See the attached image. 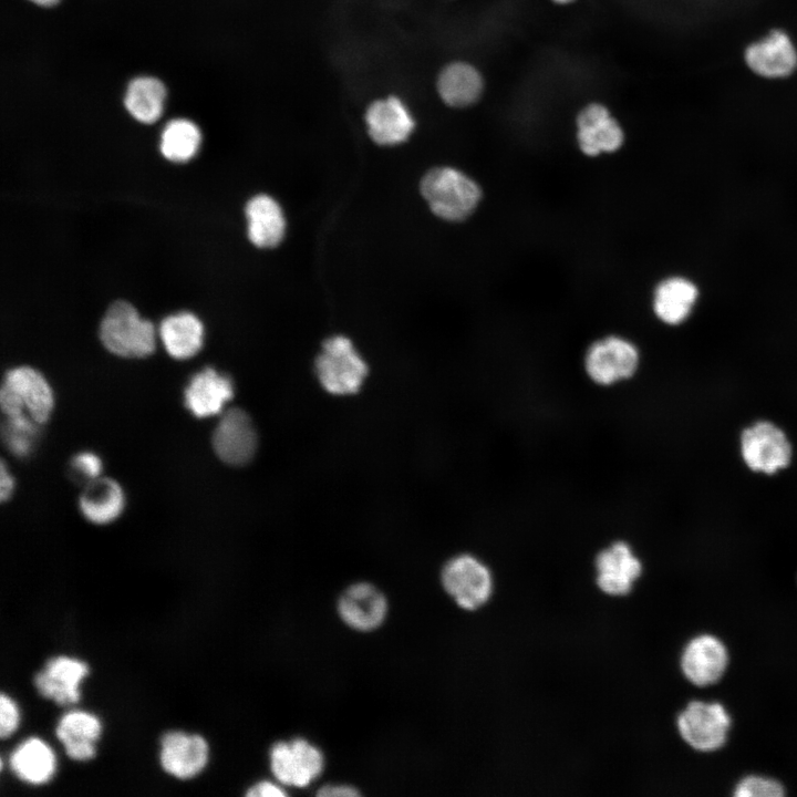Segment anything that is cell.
<instances>
[{"instance_id":"1","label":"cell","mask_w":797,"mask_h":797,"mask_svg":"<svg viewBox=\"0 0 797 797\" xmlns=\"http://www.w3.org/2000/svg\"><path fill=\"white\" fill-rule=\"evenodd\" d=\"M420 190L431 211L451 222L470 217L483 198L479 184L451 166L429 169L421 179Z\"/></svg>"},{"instance_id":"2","label":"cell","mask_w":797,"mask_h":797,"mask_svg":"<svg viewBox=\"0 0 797 797\" xmlns=\"http://www.w3.org/2000/svg\"><path fill=\"white\" fill-rule=\"evenodd\" d=\"M99 337L107 351L122 358H145L155 350L153 323L125 300L108 306L100 322Z\"/></svg>"},{"instance_id":"3","label":"cell","mask_w":797,"mask_h":797,"mask_svg":"<svg viewBox=\"0 0 797 797\" xmlns=\"http://www.w3.org/2000/svg\"><path fill=\"white\" fill-rule=\"evenodd\" d=\"M0 405L7 417H21L41 425L53 410V393L39 371L31 366H17L4 375Z\"/></svg>"},{"instance_id":"4","label":"cell","mask_w":797,"mask_h":797,"mask_svg":"<svg viewBox=\"0 0 797 797\" xmlns=\"http://www.w3.org/2000/svg\"><path fill=\"white\" fill-rule=\"evenodd\" d=\"M315 371L328 392L344 395L359 391L368 366L349 338L333 335L323 342L315 360Z\"/></svg>"},{"instance_id":"5","label":"cell","mask_w":797,"mask_h":797,"mask_svg":"<svg viewBox=\"0 0 797 797\" xmlns=\"http://www.w3.org/2000/svg\"><path fill=\"white\" fill-rule=\"evenodd\" d=\"M744 464L755 473L774 475L788 467L793 446L786 433L770 421H757L741 434Z\"/></svg>"},{"instance_id":"6","label":"cell","mask_w":797,"mask_h":797,"mask_svg":"<svg viewBox=\"0 0 797 797\" xmlns=\"http://www.w3.org/2000/svg\"><path fill=\"white\" fill-rule=\"evenodd\" d=\"M732 720L718 702L692 701L676 718L683 741L698 752H714L724 746Z\"/></svg>"},{"instance_id":"7","label":"cell","mask_w":797,"mask_h":797,"mask_svg":"<svg viewBox=\"0 0 797 797\" xmlns=\"http://www.w3.org/2000/svg\"><path fill=\"white\" fill-rule=\"evenodd\" d=\"M445 591L465 610H475L489 599L493 578L489 569L470 555L452 558L443 568Z\"/></svg>"},{"instance_id":"8","label":"cell","mask_w":797,"mask_h":797,"mask_svg":"<svg viewBox=\"0 0 797 797\" xmlns=\"http://www.w3.org/2000/svg\"><path fill=\"white\" fill-rule=\"evenodd\" d=\"M639 362L640 354L635 344L618 335L597 340L588 348L584 356L587 374L600 385H610L631 377Z\"/></svg>"},{"instance_id":"9","label":"cell","mask_w":797,"mask_h":797,"mask_svg":"<svg viewBox=\"0 0 797 797\" xmlns=\"http://www.w3.org/2000/svg\"><path fill=\"white\" fill-rule=\"evenodd\" d=\"M269 756L272 774L288 786H308L324 766L321 751L303 738L273 744Z\"/></svg>"},{"instance_id":"10","label":"cell","mask_w":797,"mask_h":797,"mask_svg":"<svg viewBox=\"0 0 797 797\" xmlns=\"http://www.w3.org/2000/svg\"><path fill=\"white\" fill-rule=\"evenodd\" d=\"M577 142L580 151L589 157L611 154L624 143V131L601 103L586 105L577 115Z\"/></svg>"},{"instance_id":"11","label":"cell","mask_w":797,"mask_h":797,"mask_svg":"<svg viewBox=\"0 0 797 797\" xmlns=\"http://www.w3.org/2000/svg\"><path fill=\"white\" fill-rule=\"evenodd\" d=\"M216 455L232 466L247 464L257 448V434L249 415L241 408H229L213 433Z\"/></svg>"},{"instance_id":"12","label":"cell","mask_w":797,"mask_h":797,"mask_svg":"<svg viewBox=\"0 0 797 797\" xmlns=\"http://www.w3.org/2000/svg\"><path fill=\"white\" fill-rule=\"evenodd\" d=\"M701 300V289L690 277L671 275L660 280L652 293L655 318L669 327L685 323Z\"/></svg>"},{"instance_id":"13","label":"cell","mask_w":797,"mask_h":797,"mask_svg":"<svg viewBox=\"0 0 797 797\" xmlns=\"http://www.w3.org/2000/svg\"><path fill=\"white\" fill-rule=\"evenodd\" d=\"M727 665V649L712 634H700L690 640L681 655L684 676L698 687L717 683L725 674Z\"/></svg>"},{"instance_id":"14","label":"cell","mask_w":797,"mask_h":797,"mask_svg":"<svg viewBox=\"0 0 797 797\" xmlns=\"http://www.w3.org/2000/svg\"><path fill=\"white\" fill-rule=\"evenodd\" d=\"M364 120L370 137L381 146L405 142L415 128L407 105L394 95L372 102L365 111Z\"/></svg>"},{"instance_id":"15","label":"cell","mask_w":797,"mask_h":797,"mask_svg":"<svg viewBox=\"0 0 797 797\" xmlns=\"http://www.w3.org/2000/svg\"><path fill=\"white\" fill-rule=\"evenodd\" d=\"M338 612L350 628L372 631L384 621L387 601L374 586L365 582L354 583L340 597Z\"/></svg>"},{"instance_id":"16","label":"cell","mask_w":797,"mask_h":797,"mask_svg":"<svg viewBox=\"0 0 797 797\" xmlns=\"http://www.w3.org/2000/svg\"><path fill=\"white\" fill-rule=\"evenodd\" d=\"M745 61L749 69L760 76L785 77L797 66V51L785 32L774 30L746 49Z\"/></svg>"},{"instance_id":"17","label":"cell","mask_w":797,"mask_h":797,"mask_svg":"<svg viewBox=\"0 0 797 797\" xmlns=\"http://www.w3.org/2000/svg\"><path fill=\"white\" fill-rule=\"evenodd\" d=\"M596 568L598 587L611 596L629 593L642 571L640 560L630 546L622 541L602 550L597 556Z\"/></svg>"},{"instance_id":"18","label":"cell","mask_w":797,"mask_h":797,"mask_svg":"<svg viewBox=\"0 0 797 797\" xmlns=\"http://www.w3.org/2000/svg\"><path fill=\"white\" fill-rule=\"evenodd\" d=\"M161 746L163 768L180 779L197 775L208 759V745L196 734L168 732L162 737Z\"/></svg>"},{"instance_id":"19","label":"cell","mask_w":797,"mask_h":797,"mask_svg":"<svg viewBox=\"0 0 797 797\" xmlns=\"http://www.w3.org/2000/svg\"><path fill=\"white\" fill-rule=\"evenodd\" d=\"M87 674L84 662L68 656H56L49 660L45 667L34 677V685L39 693L59 705L77 702L80 698L79 685Z\"/></svg>"},{"instance_id":"20","label":"cell","mask_w":797,"mask_h":797,"mask_svg":"<svg viewBox=\"0 0 797 797\" xmlns=\"http://www.w3.org/2000/svg\"><path fill=\"white\" fill-rule=\"evenodd\" d=\"M232 395L230 377L207 366L190 377L184 391V403L196 417H208L219 413Z\"/></svg>"},{"instance_id":"21","label":"cell","mask_w":797,"mask_h":797,"mask_svg":"<svg viewBox=\"0 0 797 797\" xmlns=\"http://www.w3.org/2000/svg\"><path fill=\"white\" fill-rule=\"evenodd\" d=\"M247 235L258 248L278 246L286 232V218L279 203L267 194L252 196L246 204Z\"/></svg>"},{"instance_id":"22","label":"cell","mask_w":797,"mask_h":797,"mask_svg":"<svg viewBox=\"0 0 797 797\" xmlns=\"http://www.w3.org/2000/svg\"><path fill=\"white\" fill-rule=\"evenodd\" d=\"M441 100L451 107L472 106L484 92V77L473 64L455 61L445 65L436 80Z\"/></svg>"},{"instance_id":"23","label":"cell","mask_w":797,"mask_h":797,"mask_svg":"<svg viewBox=\"0 0 797 797\" xmlns=\"http://www.w3.org/2000/svg\"><path fill=\"white\" fill-rule=\"evenodd\" d=\"M158 333L166 352L178 360L195 355L203 345V323L188 311L165 317L159 324Z\"/></svg>"},{"instance_id":"24","label":"cell","mask_w":797,"mask_h":797,"mask_svg":"<svg viewBox=\"0 0 797 797\" xmlns=\"http://www.w3.org/2000/svg\"><path fill=\"white\" fill-rule=\"evenodd\" d=\"M100 732L99 720L83 711L68 712L55 728L56 737L63 744L66 755L75 760H87L95 755L94 743Z\"/></svg>"},{"instance_id":"25","label":"cell","mask_w":797,"mask_h":797,"mask_svg":"<svg viewBox=\"0 0 797 797\" xmlns=\"http://www.w3.org/2000/svg\"><path fill=\"white\" fill-rule=\"evenodd\" d=\"M82 515L91 522L103 525L115 520L124 508L121 486L111 478H95L86 484L80 499Z\"/></svg>"},{"instance_id":"26","label":"cell","mask_w":797,"mask_h":797,"mask_svg":"<svg viewBox=\"0 0 797 797\" xmlns=\"http://www.w3.org/2000/svg\"><path fill=\"white\" fill-rule=\"evenodd\" d=\"M10 766L20 779L39 785L52 777L55 758L44 742L37 737H30L13 751L10 756Z\"/></svg>"},{"instance_id":"27","label":"cell","mask_w":797,"mask_h":797,"mask_svg":"<svg viewBox=\"0 0 797 797\" xmlns=\"http://www.w3.org/2000/svg\"><path fill=\"white\" fill-rule=\"evenodd\" d=\"M166 89L156 77L138 76L126 89L124 105L137 122L152 124L162 115Z\"/></svg>"},{"instance_id":"28","label":"cell","mask_w":797,"mask_h":797,"mask_svg":"<svg viewBox=\"0 0 797 797\" xmlns=\"http://www.w3.org/2000/svg\"><path fill=\"white\" fill-rule=\"evenodd\" d=\"M200 141L201 134L195 123L186 118H175L162 131L159 151L169 162L186 163L197 153Z\"/></svg>"},{"instance_id":"29","label":"cell","mask_w":797,"mask_h":797,"mask_svg":"<svg viewBox=\"0 0 797 797\" xmlns=\"http://www.w3.org/2000/svg\"><path fill=\"white\" fill-rule=\"evenodd\" d=\"M39 424L21 418L7 417L2 425V439L9 452L19 457L28 456L37 441Z\"/></svg>"},{"instance_id":"30","label":"cell","mask_w":797,"mask_h":797,"mask_svg":"<svg viewBox=\"0 0 797 797\" xmlns=\"http://www.w3.org/2000/svg\"><path fill=\"white\" fill-rule=\"evenodd\" d=\"M784 786L776 779L760 775H748L741 779L734 789L736 797H782Z\"/></svg>"},{"instance_id":"31","label":"cell","mask_w":797,"mask_h":797,"mask_svg":"<svg viewBox=\"0 0 797 797\" xmlns=\"http://www.w3.org/2000/svg\"><path fill=\"white\" fill-rule=\"evenodd\" d=\"M102 469V463L97 455L92 452H81L70 460V477L77 484H89L97 478Z\"/></svg>"},{"instance_id":"32","label":"cell","mask_w":797,"mask_h":797,"mask_svg":"<svg viewBox=\"0 0 797 797\" xmlns=\"http://www.w3.org/2000/svg\"><path fill=\"white\" fill-rule=\"evenodd\" d=\"M19 723V712L13 701L1 694L0 696V736L6 738L10 736L17 728Z\"/></svg>"},{"instance_id":"33","label":"cell","mask_w":797,"mask_h":797,"mask_svg":"<svg viewBox=\"0 0 797 797\" xmlns=\"http://www.w3.org/2000/svg\"><path fill=\"white\" fill-rule=\"evenodd\" d=\"M249 797H281L286 796V791L271 782H259L246 793Z\"/></svg>"},{"instance_id":"34","label":"cell","mask_w":797,"mask_h":797,"mask_svg":"<svg viewBox=\"0 0 797 797\" xmlns=\"http://www.w3.org/2000/svg\"><path fill=\"white\" fill-rule=\"evenodd\" d=\"M318 796L323 797H353L359 796V791L349 785H327L318 790Z\"/></svg>"},{"instance_id":"35","label":"cell","mask_w":797,"mask_h":797,"mask_svg":"<svg viewBox=\"0 0 797 797\" xmlns=\"http://www.w3.org/2000/svg\"><path fill=\"white\" fill-rule=\"evenodd\" d=\"M0 472H1V475H0V477H1L0 498H1V501H4V500H7V499L10 497V495H11V491H12V489H13V479H12V477L10 476V474L8 473V470H7V468H6V464H4L3 460H1V469H0Z\"/></svg>"},{"instance_id":"36","label":"cell","mask_w":797,"mask_h":797,"mask_svg":"<svg viewBox=\"0 0 797 797\" xmlns=\"http://www.w3.org/2000/svg\"><path fill=\"white\" fill-rule=\"evenodd\" d=\"M30 1L40 7H52V6L56 4L60 0H30Z\"/></svg>"},{"instance_id":"37","label":"cell","mask_w":797,"mask_h":797,"mask_svg":"<svg viewBox=\"0 0 797 797\" xmlns=\"http://www.w3.org/2000/svg\"><path fill=\"white\" fill-rule=\"evenodd\" d=\"M557 4H569L571 2H575L576 0H551Z\"/></svg>"}]
</instances>
